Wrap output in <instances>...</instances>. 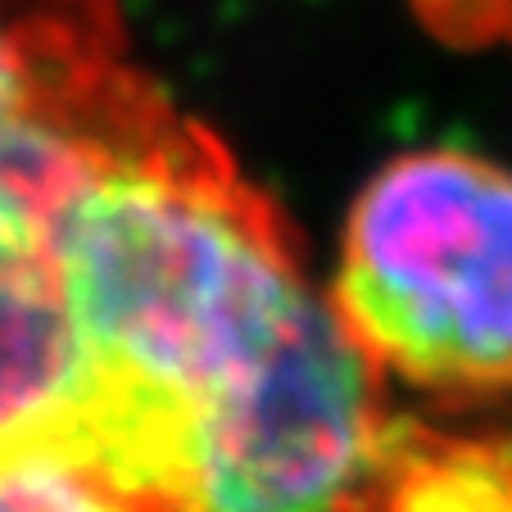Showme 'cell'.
<instances>
[{
	"instance_id": "3957f363",
	"label": "cell",
	"mask_w": 512,
	"mask_h": 512,
	"mask_svg": "<svg viewBox=\"0 0 512 512\" xmlns=\"http://www.w3.org/2000/svg\"><path fill=\"white\" fill-rule=\"evenodd\" d=\"M363 512H512V435L399 422Z\"/></svg>"
},
{
	"instance_id": "6da1fadb",
	"label": "cell",
	"mask_w": 512,
	"mask_h": 512,
	"mask_svg": "<svg viewBox=\"0 0 512 512\" xmlns=\"http://www.w3.org/2000/svg\"><path fill=\"white\" fill-rule=\"evenodd\" d=\"M164 100L118 0H0V467H73L87 363L64 218L96 159Z\"/></svg>"
},
{
	"instance_id": "277c9868",
	"label": "cell",
	"mask_w": 512,
	"mask_h": 512,
	"mask_svg": "<svg viewBox=\"0 0 512 512\" xmlns=\"http://www.w3.org/2000/svg\"><path fill=\"white\" fill-rule=\"evenodd\" d=\"M0 512H136L96 476L59 458H23L0 467Z\"/></svg>"
},
{
	"instance_id": "7a4b0ae2",
	"label": "cell",
	"mask_w": 512,
	"mask_h": 512,
	"mask_svg": "<svg viewBox=\"0 0 512 512\" xmlns=\"http://www.w3.org/2000/svg\"><path fill=\"white\" fill-rule=\"evenodd\" d=\"M336 318L381 368L435 399L512 390V168L458 145L395 155L354 195Z\"/></svg>"
}]
</instances>
